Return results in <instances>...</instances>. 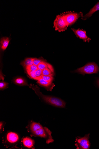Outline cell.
<instances>
[{
    "mask_svg": "<svg viewBox=\"0 0 99 149\" xmlns=\"http://www.w3.org/2000/svg\"><path fill=\"white\" fill-rule=\"evenodd\" d=\"M52 133L48 128L43 127L30 135L31 136L44 138L46 140V143L48 144L54 141L51 135Z\"/></svg>",
    "mask_w": 99,
    "mask_h": 149,
    "instance_id": "6da1fadb",
    "label": "cell"
},
{
    "mask_svg": "<svg viewBox=\"0 0 99 149\" xmlns=\"http://www.w3.org/2000/svg\"><path fill=\"white\" fill-rule=\"evenodd\" d=\"M98 71L99 68L98 65L95 63H90L78 69L73 72L84 75L86 74L97 73Z\"/></svg>",
    "mask_w": 99,
    "mask_h": 149,
    "instance_id": "7a4b0ae2",
    "label": "cell"
},
{
    "mask_svg": "<svg viewBox=\"0 0 99 149\" xmlns=\"http://www.w3.org/2000/svg\"><path fill=\"white\" fill-rule=\"evenodd\" d=\"M61 15L68 26L73 24L79 18L83 16V13L81 12L69 11L64 13Z\"/></svg>",
    "mask_w": 99,
    "mask_h": 149,
    "instance_id": "3957f363",
    "label": "cell"
},
{
    "mask_svg": "<svg viewBox=\"0 0 99 149\" xmlns=\"http://www.w3.org/2000/svg\"><path fill=\"white\" fill-rule=\"evenodd\" d=\"M20 140L19 136L17 133L9 132L5 135L3 140V143L6 147L16 145Z\"/></svg>",
    "mask_w": 99,
    "mask_h": 149,
    "instance_id": "277c9868",
    "label": "cell"
},
{
    "mask_svg": "<svg viewBox=\"0 0 99 149\" xmlns=\"http://www.w3.org/2000/svg\"><path fill=\"white\" fill-rule=\"evenodd\" d=\"M42 99L46 103L53 106L64 108L66 103L62 100L57 97L44 95L41 93H39Z\"/></svg>",
    "mask_w": 99,
    "mask_h": 149,
    "instance_id": "5b68a950",
    "label": "cell"
},
{
    "mask_svg": "<svg viewBox=\"0 0 99 149\" xmlns=\"http://www.w3.org/2000/svg\"><path fill=\"white\" fill-rule=\"evenodd\" d=\"M90 134H86L84 137H78L76 138L75 145L78 149H89L91 144L89 140Z\"/></svg>",
    "mask_w": 99,
    "mask_h": 149,
    "instance_id": "8992f818",
    "label": "cell"
},
{
    "mask_svg": "<svg viewBox=\"0 0 99 149\" xmlns=\"http://www.w3.org/2000/svg\"><path fill=\"white\" fill-rule=\"evenodd\" d=\"M67 27L61 14L56 16L54 22V27L55 30L59 32H64L67 30Z\"/></svg>",
    "mask_w": 99,
    "mask_h": 149,
    "instance_id": "52a82bcc",
    "label": "cell"
},
{
    "mask_svg": "<svg viewBox=\"0 0 99 149\" xmlns=\"http://www.w3.org/2000/svg\"><path fill=\"white\" fill-rule=\"evenodd\" d=\"M77 36L80 38L82 39L84 42H89L91 39L87 36L86 31L80 29H72Z\"/></svg>",
    "mask_w": 99,
    "mask_h": 149,
    "instance_id": "ba28073f",
    "label": "cell"
},
{
    "mask_svg": "<svg viewBox=\"0 0 99 149\" xmlns=\"http://www.w3.org/2000/svg\"><path fill=\"white\" fill-rule=\"evenodd\" d=\"M42 126L40 123L32 121L26 127L28 132L30 134L34 133L42 128Z\"/></svg>",
    "mask_w": 99,
    "mask_h": 149,
    "instance_id": "9c48e42d",
    "label": "cell"
},
{
    "mask_svg": "<svg viewBox=\"0 0 99 149\" xmlns=\"http://www.w3.org/2000/svg\"><path fill=\"white\" fill-rule=\"evenodd\" d=\"M22 142L24 147L27 148L33 149L35 142L31 138L26 137L23 139Z\"/></svg>",
    "mask_w": 99,
    "mask_h": 149,
    "instance_id": "30bf717a",
    "label": "cell"
},
{
    "mask_svg": "<svg viewBox=\"0 0 99 149\" xmlns=\"http://www.w3.org/2000/svg\"><path fill=\"white\" fill-rule=\"evenodd\" d=\"M37 83L40 85L46 88L48 90L51 91L53 85L52 82H50L46 81L42 79V77L39 78L37 80Z\"/></svg>",
    "mask_w": 99,
    "mask_h": 149,
    "instance_id": "8fae6325",
    "label": "cell"
},
{
    "mask_svg": "<svg viewBox=\"0 0 99 149\" xmlns=\"http://www.w3.org/2000/svg\"><path fill=\"white\" fill-rule=\"evenodd\" d=\"M98 10H99V2L97 3L87 14L83 16L82 17V19L84 20H86L91 17L93 13Z\"/></svg>",
    "mask_w": 99,
    "mask_h": 149,
    "instance_id": "7c38bea8",
    "label": "cell"
},
{
    "mask_svg": "<svg viewBox=\"0 0 99 149\" xmlns=\"http://www.w3.org/2000/svg\"><path fill=\"white\" fill-rule=\"evenodd\" d=\"M38 69L42 71L46 69H49L53 72H54V69L52 66L49 63L46 62L45 61L40 63L37 66Z\"/></svg>",
    "mask_w": 99,
    "mask_h": 149,
    "instance_id": "4fadbf2b",
    "label": "cell"
},
{
    "mask_svg": "<svg viewBox=\"0 0 99 149\" xmlns=\"http://www.w3.org/2000/svg\"><path fill=\"white\" fill-rule=\"evenodd\" d=\"M10 42V38L8 37H4L1 40V48L3 51L5 50L8 47Z\"/></svg>",
    "mask_w": 99,
    "mask_h": 149,
    "instance_id": "5bb4252c",
    "label": "cell"
},
{
    "mask_svg": "<svg viewBox=\"0 0 99 149\" xmlns=\"http://www.w3.org/2000/svg\"><path fill=\"white\" fill-rule=\"evenodd\" d=\"M33 60V58H27L24 61H23L21 63V64L25 68L27 66H31L34 65Z\"/></svg>",
    "mask_w": 99,
    "mask_h": 149,
    "instance_id": "9a60e30c",
    "label": "cell"
},
{
    "mask_svg": "<svg viewBox=\"0 0 99 149\" xmlns=\"http://www.w3.org/2000/svg\"><path fill=\"white\" fill-rule=\"evenodd\" d=\"M15 83L17 84L20 85H27V84L25 80L21 78H18L15 80Z\"/></svg>",
    "mask_w": 99,
    "mask_h": 149,
    "instance_id": "2e32d148",
    "label": "cell"
},
{
    "mask_svg": "<svg viewBox=\"0 0 99 149\" xmlns=\"http://www.w3.org/2000/svg\"><path fill=\"white\" fill-rule=\"evenodd\" d=\"M53 72L51 70L49 69H46L42 71V75L45 76H48L51 75H53Z\"/></svg>",
    "mask_w": 99,
    "mask_h": 149,
    "instance_id": "e0dca14e",
    "label": "cell"
},
{
    "mask_svg": "<svg viewBox=\"0 0 99 149\" xmlns=\"http://www.w3.org/2000/svg\"><path fill=\"white\" fill-rule=\"evenodd\" d=\"M25 68L26 70H29L35 72L38 69L37 66L34 65L27 66Z\"/></svg>",
    "mask_w": 99,
    "mask_h": 149,
    "instance_id": "ac0fdd59",
    "label": "cell"
},
{
    "mask_svg": "<svg viewBox=\"0 0 99 149\" xmlns=\"http://www.w3.org/2000/svg\"><path fill=\"white\" fill-rule=\"evenodd\" d=\"M53 75H51L48 76L42 75V78L45 80L48 81V82H52L53 79Z\"/></svg>",
    "mask_w": 99,
    "mask_h": 149,
    "instance_id": "d6986e66",
    "label": "cell"
},
{
    "mask_svg": "<svg viewBox=\"0 0 99 149\" xmlns=\"http://www.w3.org/2000/svg\"><path fill=\"white\" fill-rule=\"evenodd\" d=\"M26 71L28 74L29 75L31 78L37 80L38 78L35 75V72L29 70H26Z\"/></svg>",
    "mask_w": 99,
    "mask_h": 149,
    "instance_id": "ffe728a7",
    "label": "cell"
},
{
    "mask_svg": "<svg viewBox=\"0 0 99 149\" xmlns=\"http://www.w3.org/2000/svg\"><path fill=\"white\" fill-rule=\"evenodd\" d=\"M8 84L4 82H1L0 83V89L3 90L7 88L8 87Z\"/></svg>",
    "mask_w": 99,
    "mask_h": 149,
    "instance_id": "44dd1931",
    "label": "cell"
},
{
    "mask_svg": "<svg viewBox=\"0 0 99 149\" xmlns=\"http://www.w3.org/2000/svg\"><path fill=\"white\" fill-rule=\"evenodd\" d=\"M42 71L39 69L35 71V74L38 78V79L42 77Z\"/></svg>",
    "mask_w": 99,
    "mask_h": 149,
    "instance_id": "7402d4cb",
    "label": "cell"
},
{
    "mask_svg": "<svg viewBox=\"0 0 99 149\" xmlns=\"http://www.w3.org/2000/svg\"><path fill=\"white\" fill-rule=\"evenodd\" d=\"M44 61V60L36 58H34L33 61V64L34 65L37 66L40 63Z\"/></svg>",
    "mask_w": 99,
    "mask_h": 149,
    "instance_id": "603a6c76",
    "label": "cell"
},
{
    "mask_svg": "<svg viewBox=\"0 0 99 149\" xmlns=\"http://www.w3.org/2000/svg\"><path fill=\"white\" fill-rule=\"evenodd\" d=\"M5 125L4 122H1V123H0V132H1V133H2L4 131Z\"/></svg>",
    "mask_w": 99,
    "mask_h": 149,
    "instance_id": "cb8c5ba5",
    "label": "cell"
},
{
    "mask_svg": "<svg viewBox=\"0 0 99 149\" xmlns=\"http://www.w3.org/2000/svg\"><path fill=\"white\" fill-rule=\"evenodd\" d=\"M96 83L97 86L99 87V79L97 80Z\"/></svg>",
    "mask_w": 99,
    "mask_h": 149,
    "instance_id": "d4e9b609",
    "label": "cell"
}]
</instances>
